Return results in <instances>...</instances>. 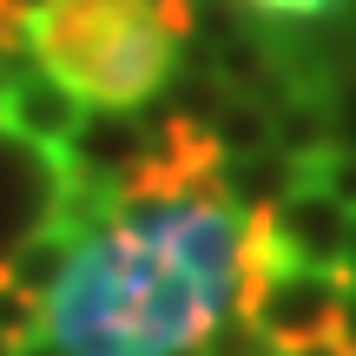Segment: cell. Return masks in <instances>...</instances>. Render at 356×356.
<instances>
[{
  "label": "cell",
  "instance_id": "obj_7",
  "mask_svg": "<svg viewBox=\"0 0 356 356\" xmlns=\"http://www.w3.org/2000/svg\"><path fill=\"white\" fill-rule=\"evenodd\" d=\"M79 244H86L79 231H66V225H47L40 238H26V244H20V257H13V270H7L0 284H13V291H26V297H40V304H47V297L60 291V277L73 270Z\"/></svg>",
  "mask_w": 356,
  "mask_h": 356
},
{
  "label": "cell",
  "instance_id": "obj_9",
  "mask_svg": "<svg viewBox=\"0 0 356 356\" xmlns=\"http://www.w3.org/2000/svg\"><path fill=\"white\" fill-rule=\"evenodd\" d=\"M337 0H244V13H264V20H317Z\"/></svg>",
  "mask_w": 356,
  "mask_h": 356
},
{
  "label": "cell",
  "instance_id": "obj_3",
  "mask_svg": "<svg viewBox=\"0 0 356 356\" xmlns=\"http://www.w3.org/2000/svg\"><path fill=\"white\" fill-rule=\"evenodd\" d=\"M60 204H66V152H40L0 126V277L13 270L26 238L60 225Z\"/></svg>",
  "mask_w": 356,
  "mask_h": 356
},
{
  "label": "cell",
  "instance_id": "obj_6",
  "mask_svg": "<svg viewBox=\"0 0 356 356\" xmlns=\"http://www.w3.org/2000/svg\"><path fill=\"white\" fill-rule=\"evenodd\" d=\"M264 231H270V251L284 264L337 270L343 264V238H350V204L330 198L323 185H297L277 211H264Z\"/></svg>",
  "mask_w": 356,
  "mask_h": 356
},
{
  "label": "cell",
  "instance_id": "obj_12",
  "mask_svg": "<svg viewBox=\"0 0 356 356\" xmlns=\"http://www.w3.org/2000/svg\"><path fill=\"white\" fill-rule=\"evenodd\" d=\"M343 264H350V277H356V211H350V238H343Z\"/></svg>",
  "mask_w": 356,
  "mask_h": 356
},
{
  "label": "cell",
  "instance_id": "obj_10",
  "mask_svg": "<svg viewBox=\"0 0 356 356\" xmlns=\"http://www.w3.org/2000/svg\"><path fill=\"white\" fill-rule=\"evenodd\" d=\"M330 343L343 350V356H356V277L343 284V297H337V330H330Z\"/></svg>",
  "mask_w": 356,
  "mask_h": 356
},
{
  "label": "cell",
  "instance_id": "obj_11",
  "mask_svg": "<svg viewBox=\"0 0 356 356\" xmlns=\"http://www.w3.org/2000/svg\"><path fill=\"white\" fill-rule=\"evenodd\" d=\"M0 7H13L20 20H33V13H47V7H53V0H0Z\"/></svg>",
  "mask_w": 356,
  "mask_h": 356
},
{
  "label": "cell",
  "instance_id": "obj_13",
  "mask_svg": "<svg viewBox=\"0 0 356 356\" xmlns=\"http://www.w3.org/2000/svg\"><path fill=\"white\" fill-rule=\"evenodd\" d=\"M291 356H343V350H337L330 337H323V343H310V350H291Z\"/></svg>",
  "mask_w": 356,
  "mask_h": 356
},
{
  "label": "cell",
  "instance_id": "obj_4",
  "mask_svg": "<svg viewBox=\"0 0 356 356\" xmlns=\"http://www.w3.org/2000/svg\"><path fill=\"white\" fill-rule=\"evenodd\" d=\"M86 113L92 106L79 99L73 86H60L33 53L13 60V66H0V126H7L13 139L40 145V152H66L73 132L86 126Z\"/></svg>",
  "mask_w": 356,
  "mask_h": 356
},
{
  "label": "cell",
  "instance_id": "obj_2",
  "mask_svg": "<svg viewBox=\"0 0 356 356\" xmlns=\"http://www.w3.org/2000/svg\"><path fill=\"white\" fill-rule=\"evenodd\" d=\"M26 53L92 113H139L172 92L185 40L159 0H53L26 20Z\"/></svg>",
  "mask_w": 356,
  "mask_h": 356
},
{
  "label": "cell",
  "instance_id": "obj_1",
  "mask_svg": "<svg viewBox=\"0 0 356 356\" xmlns=\"http://www.w3.org/2000/svg\"><path fill=\"white\" fill-rule=\"evenodd\" d=\"M244 218L218 191L126 204L47 297L53 356H185L238 310Z\"/></svg>",
  "mask_w": 356,
  "mask_h": 356
},
{
  "label": "cell",
  "instance_id": "obj_5",
  "mask_svg": "<svg viewBox=\"0 0 356 356\" xmlns=\"http://www.w3.org/2000/svg\"><path fill=\"white\" fill-rule=\"evenodd\" d=\"M159 152V113H86V126L66 145V165L79 178H92L99 191H113V204L132 191V178L152 165Z\"/></svg>",
  "mask_w": 356,
  "mask_h": 356
},
{
  "label": "cell",
  "instance_id": "obj_8",
  "mask_svg": "<svg viewBox=\"0 0 356 356\" xmlns=\"http://www.w3.org/2000/svg\"><path fill=\"white\" fill-rule=\"evenodd\" d=\"M198 356H277V343L257 330V317H244V310H225V317L204 330Z\"/></svg>",
  "mask_w": 356,
  "mask_h": 356
}]
</instances>
